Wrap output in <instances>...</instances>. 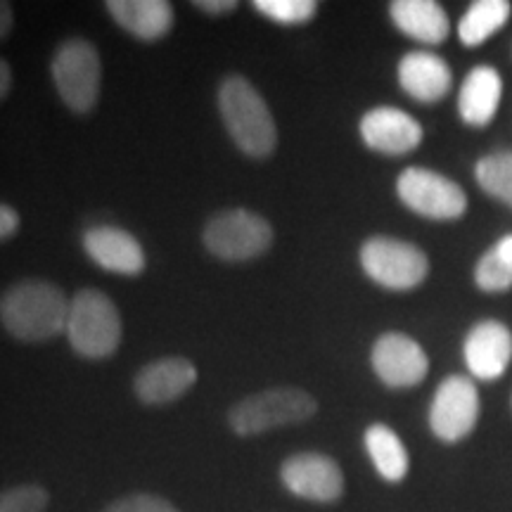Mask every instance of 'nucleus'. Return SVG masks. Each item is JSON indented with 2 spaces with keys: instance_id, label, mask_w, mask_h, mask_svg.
<instances>
[{
  "instance_id": "f257e3e1",
  "label": "nucleus",
  "mask_w": 512,
  "mask_h": 512,
  "mask_svg": "<svg viewBox=\"0 0 512 512\" xmlns=\"http://www.w3.org/2000/svg\"><path fill=\"white\" fill-rule=\"evenodd\" d=\"M69 299L50 280L24 278L0 294V325L17 342H48L67 330Z\"/></svg>"
},
{
  "instance_id": "f03ea898",
  "label": "nucleus",
  "mask_w": 512,
  "mask_h": 512,
  "mask_svg": "<svg viewBox=\"0 0 512 512\" xmlns=\"http://www.w3.org/2000/svg\"><path fill=\"white\" fill-rule=\"evenodd\" d=\"M219 112L228 136L252 159H266L278 145V128L264 95L242 74H228L219 83Z\"/></svg>"
},
{
  "instance_id": "7ed1b4c3",
  "label": "nucleus",
  "mask_w": 512,
  "mask_h": 512,
  "mask_svg": "<svg viewBox=\"0 0 512 512\" xmlns=\"http://www.w3.org/2000/svg\"><path fill=\"white\" fill-rule=\"evenodd\" d=\"M64 335L81 358L102 361V358L114 356L124 335L117 304L105 292L93 290V287L79 290L69 302Z\"/></svg>"
},
{
  "instance_id": "20e7f679",
  "label": "nucleus",
  "mask_w": 512,
  "mask_h": 512,
  "mask_svg": "<svg viewBox=\"0 0 512 512\" xmlns=\"http://www.w3.org/2000/svg\"><path fill=\"white\" fill-rule=\"evenodd\" d=\"M318 401L299 387H271L249 394L228 411V425L238 437H256L278 427L299 425L313 418Z\"/></svg>"
},
{
  "instance_id": "39448f33",
  "label": "nucleus",
  "mask_w": 512,
  "mask_h": 512,
  "mask_svg": "<svg viewBox=\"0 0 512 512\" xmlns=\"http://www.w3.org/2000/svg\"><path fill=\"white\" fill-rule=\"evenodd\" d=\"M57 95L74 114L95 110L102 86V60L98 48L86 38H69L57 46L50 60Z\"/></svg>"
},
{
  "instance_id": "423d86ee",
  "label": "nucleus",
  "mask_w": 512,
  "mask_h": 512,
  "mask_svg": "<svg viewBox=\"0 0 512 512\" xmlns=\"http://www.w3.org/2000/svg\"><path fill=\"white\" fill-rule=\"evenodd\" d=\"M202 242L216 259L240 264L268 252V247L273 245V228L264 216L254 211L226 209L207 221Z\"/></svg>"
},
{
  "instance_id": "0eeeda50",
  "label": "nucleus",
  "mask_w": 512,
  "mask_h": 512,
  "mask_svg": "<svg viewBox=\"0 0 512 512\" xmlns=\"http://www.w3.org/2000/svg\"><path fill=\"white\" fill-rule=\"evenodd\" d=\"M361 266L370 280L394 292L413 290L430 273V261L420 247L387 235L363 242Z\"/></svg>"
},
{
  "instance_id": "6e6552de",
  "label": "nucleus",
  "mask_w": 512,
  "mask_h": 512,
  "mask_svg": "<svg viewBox=\"0 0 512 512\" xmlns=\"http://www.w3.org/2000/svg\"><path fill=\"white\" fill-rule=\"evenodd\" d=\"M396 195L408 209L432 221H456L467 209V197L458 183L422 166L403 171L396 181Z\"/></svg>"
},
{
  "instance_id": "1a4fd4ad",
  "label": "nucleus",
  "mask_w": 512,
  "mask_h": 512,
  "mask_svg": "<svg viewBox=\"0 0 512 512\" xmlns=\"http://www.w3.org/2000/svg\"><path fill=\"white\" fill-rule=\"evenodd\" d=\"M479 420V394L472 380L451 375L439 384L430 406V427L444 444L463 441Z\"/></svg>"
},
{
  "instance_id": "9d476101",
  "label": "nucleus",
  "mask_w": 512,
  "mask_h": 512,
  "mask_svg": "<svg viewBox=\"0 0 512 512\" xmlns=\"http://www.w3.org/2000/svg\"><path fill=\"white\" fill-rule=\"evenodd\" d=\"M280 479L290 494L311 503H335L344 494L342 467L325 453H294L280 465Z\"/></svg>"
},
{
  "instance_id": "9b49d317",
  "label": "nucleus",
  "mask_w": 512,
  "mask_h": 512,
  "mask_svg": "<svg viewBox=\"0 0 512 512\" xmlns=\"http://www.w3.org/2000/svg\"><path fill=\"white\" fill-rule=\"evenodd\" d=\"M375 375L392 389H408L420 384L430 370V358L415 339L403 332H384L370 351Z\"/></svg>"
},
{
  "instance_id": "f8f14e48",
  "label": "nucleus",
  "mask_w": 512,
  "mask_h": 512,
  "mask_svg": "<svg viewBox=\"0 0 512 512\" xmlns=\"http://www.w3.org/2000/svg\"><path fill=\"white\" fill-rule=\"evenodd\" d=\"M83 252L102 271L136 278L145 271V249L131 233L117 226H93L83 233Z\"/></svg>"
},
{
  "instance_id": "ddd939ff",
  "label": "nucleus",
  "mask_w": 512,
  "mask_h": 512,
  "mask_svg": "<svg viewBox=\"0 0 512 512\" xmlns=\"http://www.w3.org/2000/svg\"><path fill=\"white\" fill-rule=\"evenodd\" d=\"M358 131H361L363 143L370 150L392 157L408 155L422 143L420 121L413 119L408 112L387 105L363 114Z\"/></svg>"
},
{
  "instance_id": "4468645a",
  "label": "nucleus",
  "mask_w": 512,
  "mask_h": 512,
  "mask_svg": "<svg viewBox=\"0 0 512 512\" xmlns=\"http://www.w3.org/2000/svg\"><path fill=\"white\" fill-rule=\"evenodd\" d=\"M197 382V368L185 356H166L147 363L133 380V392L145 406H166L185 396Z\"/></svg>"
},
{
  "instance_id": "2eb2a0df",
  "label": "nucleus",
  "mask_w": 512,
  "mask_h": 512,
  "mask_svg": "<svg viewBox=\"0 0 512 512\" xmlns=\"http://www.w3.org/2000/svg\"><path fill=\"white\" fill-rule=\"evenodd\" d=\"M463 356L477 380H498L512 361V332L498 320H482L467 332Z\"/></svg>"
},
{
  "instance_id": "dca6fc26",
  "label": "nucleus",
  "mask_w": 512,
  "mask_h": 512,
  "mask_svg": "<svg viewBox=\"0 0 512 512\" xmlns=\"http://www.w3.org/2000/svg\"><path fill=\"white\" fill-rule=\"evenodd\" d=\"M396 76H399V86L403 91L422 105L444 100L453 83L448 64L427 50H413V53L403 55Z\"/></svg>"
},
{
  "instance_id": "f3484780",
  "label": "nucleus",
  "mask_w": 512,
  "mask_h": 512,
  "mask_svg": "<svg viewBox=\"0 0 512 512\" xmlns=\"http://www.w3.org/2000/svg\"><path fill=\"white\" fill-rule=\"evenodd\" d=\"M107 12L138 41H162L174 27V5L166 0H110Z\"/></svg>"
},
{
  "instance_id": "a211bd4d",
  "label": "nucleus",
  "mask_w": 512,
  "mask_h": 512,
  "mask_svg": "<svg viewBox=\"0 0 512 512\" xmlns=\"http://www.w3.org/2000/svg\"><path fill=\"white\" fill-rule=\"evenodd\" d=\"M501 74L489 64H479L465 76L458 95V112L467 126H486L501 105Z\"/></svg>"
},
{
  "instance_id": "6ab92c4d",
  "label": "nucleus",
  "mask_w": 512,
  "mask_h": 512,
  "mask_svg": "<svg viewBox=\"0 0 512 512\" xmlns=\"http://www.w3.org/2000/svg\"><path fill=\"white\" fill-rule=\"evenodd\" d=\"M389 17L401 34L411 36L413 41L439 46L446 41L451 22L446 10L434 0H396L389 5Z\"/></svg>"
},
{
  "instance_id": "aec40b11",
  "label": "nucleus",
  "mask_w": 512,
  "mask_h": 512,
  "mask_svg": "<svg viewBox=\"0 0 512 512\" xmlns=\"http://www.w3.org/2000/svg\"><path fill=\"white\" fill-rule=\"evenodd\" d=\"M366 451L370 460H373L375 470L380 472L384 482H403L408 475V467H411V460H408V451L403 446L392 427L382 425V422H375L366 430Z\"/></svg>"
},
{
  "instance_id": "412c9836",
  "label": "nucleus",
  "mask_w": 512,
  "mask_h": 512,
  "mask_svg": "<svg viewBox=\"0 0 512 512\" xmlns=\"http://www.w3.org/2000/svg\"><path fill=\"white\" fill-rule=\"evenodd\" d=\"M510 3L505 0H477L472 3L458 24V38L467 48L482 46L498 34L510 19Z\"/></svg>"
},
{
  "instance_id": "4be33fe9",
  "label": "nucleus",
  "mask_w": 512,
  "mask_h": 512,
  "mask_svg": "<svg viewBox=\"0 0 512 512\" xmlns=\"http://www.w3.org/2000/svg\"><path fill=\"white\" fill-rule=\"evenodd\" d=\"M475 283L484 292H505L512 287V233L503 235L475 268Z\"/></svg>"
},
{
  "instance_id": "5701e85b",
  "label": "nucleus",
  "mask_w": 512,
  "mask_h": 512,
  "mask_svg": "<svg viewBox=\"0 0 512 512\" xmlns=\"http://www.w3.org/2000/svg\"><path fill=\"white\" fill-rule=\"evenodd\" d=\"M475 176L486 195L512 207V152H494L477 162Z\"/></svg>"
},
{
  "instance_id": "b1692460",
  "label": "nucleus",
  "mask_w": 512,
  "mask_h": 512,
  "mask_svg": "<svg viewBox=\"0 0 512 512\" xmlns=\"http://www.w3.org/2000/svg\"><path fill=\"white\" fill-rule=\"evenodd\" d=\"M252 8L273 22L294 27V24H304L316 17L318 3L313 0H254Z\"/></svg>"
},
{
  "instance_id": "393cba45",
  "label": "nucleus",
  "mask_w": 512,
  "mask_h": 512,
  "mask_svg": "<svg viewBox=\"0 0 512 512\" xmlns=\"http://www.w3.org/2000/svg\"><path fill=\"white\" fill-rule=\"evenodd\" d=\"M50 494L41 484H17L0 491V512H46Z\"/></svg>"
},
{
  "instance_id": "a878e982",
  "label": "nucleus",
  "mask_w": 512,
  "mask_h": 512,
  "mask_svg": "<svg viewBox=\"0 0 512 512\" xmlns=\"http://www.w3.org/2000/svg\"><path fill=\"white\" fill-rule=\"evenodd\" d=\"M102 512H181L174 503L155 494H131L117 498Z\"/></svg>"
},
{
  "instance_id": "bb28decb",
  "label": "nucleus",
  "mask_w": 512,
  "mask_h": 512,
  "mask_svg": "<svg viewBox=\"0 0 512 512\" xmlns=\"http://www.w3.org/2000/svg\"><path fill=\"white\" fill-rule=\"evenodd\" d=\"M19 226H22L19 211L12 207V204L0 202V245L15 238V235L19 233Z\"/></svg>"
},
{
  "instance_id": "cd10ccee",
  "label": "nucleus",
  "mask_w": 512,
  "mask_h": 512,
  "mask_svg": "<svg viewBox=\"0 0 512 512\" xmlns=\"http://www.w3.org/2000/svg\"><path fill=\"white\" fill-rule=\"evenodd\" d=\"M195 5L197 10H202L204 15L211 17H221V15H230L233 10H238V0H197Z\"/></svg>"
},
{
  "instance_id": "c85d7f7f",
  "label": "nucleus",
  "mask_w": 512,
  "mask_h": 512,
  "mask_svg": "<svg viewBox=\"0 0 512 512\" xmlns=\"http://www.w3.org/2000/svg\"><path fill=\"white\" fill-rule=\"evenodd\" d=\"M15 27V10L8 0H0V41H5Z\"/></svg>"
},
{
  "instance_id": "c756f323",
  "label": "nucleus",
  "mask_w": 512,
  "mask_h": 512,
  "mask_svg": "<svg viewBox=\"0 0 512 512\" xmlns=\"http://www.w3.org/2000/svg\"><path fill=\"white\" fill-rule=\"evenodd\" d=\"M12 91V67L8 60L0 57V102L8 98Z\"/></svg>"
}]
</instances>
